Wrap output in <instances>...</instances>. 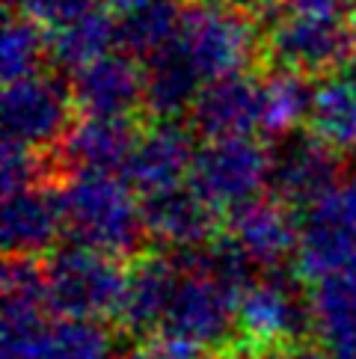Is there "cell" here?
Masks as SVG:
<instances>
[{"label":"cell","instance_id":"24","mask_svg":"<svg viewBox=\"0 0 356 359\" xmlns=\"http://www.w3.org/2000/svg\"><path fill=\"white\" fill-rule=\"evenodd\" d=\"M264 134L273 137H291L297 125L306 119L312 110L315 89L303 81V74L294 72H279L271 81H264Z\"/></svg>","mask_w":356,"mask_h":359},{"label":"cell","instance_id":"22","mask_svg":"<svg viewBox=\"0 0 356 359\" xmlns=\"http://www.w3.org/2000/svg\"><path fill=\"white\" fill-rule=\"evenodd\" d=\"M113 42H119V24H113L101 12H93L89 18L60 30L54 36V45H50V54H54L60 66L71 69L74 74L83 66H89V62L107 57Z\"/></svg>","mask_w":356,"mask_h":359},{"label":"cell","instance_id":"19","mask_svg":"<svg viewBox=\"0 0 356 359\" xmlns=\"http://www.w3.org/2000/svg\"><path fill=\"white\" fill-rule=\"evenodd\" d=\"M139 131L131 119L83 116L60 143L62 163L71 172H110L119 175L131 161Z\"/></svg>","mask_w":356,"mask_h":359},{"label":"cell","instance_id":"9","mask_svg":"<svg viewBox=\"0 0 356 359\" xmlns=\"http://www.w3.org/2000/svg\"><path fill=\"white\" fill-rule=\"evenodd\" d=\"M356 33L341 15H312V12H282L267 33V57L279 72L321 74L345 66L353 54Z\"/></svg>","mask_w":356,"mask_h":359},{"label":"cell","instance_id":"29","mask_svg":"<svg viewBox=\"0 0 356 359\" xmlns=\"http://www.w3.org/2000/svg\"><path fill=\"white\" fill-rule=\"evenodd\" d=\"M113 359H160L155 351H146V348H131V351H125L119 356H113Z\"/></svg>","mask_w":356,"mask_h":359},{"label":"cell","instance_id":"30","mask_svg":"<svg viewBox=\"0 0 356 359\" xmlns=\"http://www.w3.org/2000/svg\"><path fill=\"white\" fill-rule=\"evenodd\" d=\"M217 6H226V9H249V6H259L264 0H214Z\"/></svg>","mask_w":356,"mask_h":359},{"label":"cell","instance_id":"21","mask_svg":"<svg viewBox=\"0 0 356 359\" xmlns=\"http://www.w3.org/2000/svg\"><path fill=\"white\" fill-rule=\"evenodd\" d=\"M309 128L338 155L356 151V72H338L315 86Z\"/></svg>","mask_w":356,"mask_h":359},{"label":"cell","instance_id":"26","mask_svg":"<svg viewBox=\"0 0 356 359\" xmlns=\"http://www.w3.org/2000/svg\"><path fill=\"white\" fill-rule=\"evenodd\" d=\"M0 172H4V194L48 182V163L42 158V151L24 149L15 143H4V163H0Z\"/></svg>","mask_w":356,"mask_h":359},{"label":"cell","instance_id":"20","mask_svg":"<svg viewBox=\"0 0 356 359\" xmlns=\"http://www.w3.org/2000/svg\"><path fill=\"white\" fill-rule=\"evenodd\" d=\"M309 315L317 344L333 359H356V273L312 282Z\"/></svg>","mask_w":356,"mask_h":359},{"label":"cell","instance_id":"3","mask_svg":"<svg viewBox=\"0 0 356 359\" xmlns=\"http://www.w3.org/2000/svg\"><path fill=\"white\" fill-rule=\"evenodd\" d=\"M45 288L50 312L60 318H119L125 288H128V271L116 255L69 243L54 250L45 262Z\"/></svg>","mask_w":356,"mask_h":359},{"label":"cell","instance_id":"25","mask_svg":"<svg viewBox=\"0 0 356 359\" xmlns=\"http://www.w3.org/2000/svg\"><path fill=\"white\" fill-rule=\"evenodd\" d=\"M45 54L48 45L39 24H33L30 18H12L4 30V45H0V72H4L6 86L39 74Z\"/></svg>","mask_w":356,"mask_h":359},{"label":"cell","instance_id":"27","mask_svg":"<svg viewBox=\"0 0 356 359\" xmlns=\"http://www.w3.org/2000/svg\"><path fill=\"white\" fill-rule=\"evenodd\" d=\"M98 6V0H21V9L27 12V18L39 27L50 30H66L71 24L89 18Z\"/></svg>","mask_w":356,"mask_h":359},{"label":"cell","instance_id":"17","mask_svg":"<svg viewBox=\"0 0 356 359\" xmlns=\"http://www.w3.org/2000/svg\"><path fill=\"white\" fill-rule=\"evenodd\" d=\"M60 232H66L60 187L42 182V184H30V187L12 190V194H4L6 255L36 259V255L54 250Z\"/></svg>","mask_w":356,"mask_h":359},{"label":"cell","instance_id":"15","mask_svg":"<svg viewBox=\"0 0 356 359\" xmlns=\"http://www.w3.org/2000/svg\"><path fill=\"white\" fill-rule=\"evenodd\" d=\"M69 89L83 116L131 119L146 101V72H139L131 57L107 54L74 72Z\"/></svg>","mask_w":356,"mask_h":359},{"label":"cell","instance_id":"4","mask_svg":"<svg viewBox=\"0 0 356 359\" xmlns=\"http://www.w3.org/2000/svg\"><path fill=\"white\" fill-rule=\"evenodd\" d=\"M312 332L309 291L303 294L282 271L252 279L238 294V339L235 351L247 359H264L306 341Z\"/></svg>","mask_w":356,"mask_h":359},{"label":"cell","instance_id":"16","mask_svg":"<svg viewBox=\"0 0 356 359\" xmlns=\"http://www.w3.org/2000/svg\"><path fill=\"white\" fill-rule=\"evenodd\" d=\"M196 158L193 134L190 128L178 125L175 119H158L151 128L139 131L131 161L125 166V178L139 190V194H155L184 184L190 178Z\"/></svg>","mask_w":356,"mask_h":359},{"label":"cell","instance_id":"13","mask_svg":"<svg viewBox=\"0 0 356 359\" xmlns=\"http://www.w3.org/2000/svg\"><path fill=\"white\" fill-rule=\"evenodd\" d=\"M264 81L249 74L214 81L190 107V125L205 140L256 137L264 131Z\"/></svg>","mask_w":356,"mask_h":359},{"label":"cell","instance_id":"28","mask_svg":"<svg viewBox=\"0 0 356 359\" xmlns=\"http://www.w3.org/2000/svg\"><path fill=\"white\" fill-rule=\"evenodd\" d=\"M264 359H333L329 356L321 344H309V341H303V344H294V348H285V351H279V353H271V356H264Z\"/></svg>","mask_w":356,"mask_h":359},{"label":"cell","instance_id":"1","mask_svg":"<svg viewBox=\"0 0 356 359\" xmlns=\"http://www.w3.org/2000/svg\"><path fill=\"white\" fill-rule=\"evenodd\" d=\"M184 264L175 297L155 332L160 359H211L238 344V294L199 264V255L178 252Z\"/></svg>","mask_w":356,"mask_h":359},{"label":"cell","instance_id":"10","mask_svg":"<svg viewBox=\"0 0 356 359\" xmlns=\"http://www.w3.org/2000/svg\"><path fill=\"white\" fill-rule=\"evenodd\" d=\"M71 89L42 72L9 83L4 93V143L33 151L62 143L71 131Z\"/></svg>","mask_w":356,"mask_h":359},{"label":"cell","instance_id":"11","mask_svg":"<svg viewBox=\"0 0 356 359\" xmlns=\"http://www.w3.org/2000/svg\"><path fill=\"white\" fill-rule=\"evenodd\" d=\"M341 184V155L315 134H291L273 149L271 194L282 205L312 208Z\"/></svg>","mask_w":356,"mask_h":359},{"label":"cell","instance_id":"18","mask_svg":"<svg viewBox=\"0 0 356 359\" xmlns=\"http://www.w3.org/2000/svg\"><path fill=\"white\" fill-rule=\"evenodd\" d=\"M184 264L178 252H151L143 255L128 271V288L119 309V324L128 332H151L155 336L160 320L175 297V288L182 282Z\"/></svg>","mask_w":356,"mask_h":359},{"label":"cell","instance_id":"8","mask_svg":"<svg viewBox=\"0 0 356 359\" xmlns=\"http://www.w3.org/2000/svg\"><path fill=\"white\" fill-rule=\"evenodd\" d=\"M50 309H4L0 359H113L101 320L48 318Z\"/></svg>","mask_w":356,"mask_h":359},{"label":"cell","instance_id":"7","mask_svg":"<svg viewBox=\"0 0 356 359\" xmlns=\"http://www.w3.org/2000/svg\"><path fill=\"white\" fill-rule=\"evenodd\" d=\"M172 48L187 60L202 83H214L244 69L256 57V33L226 6H193L182 12Z\"/></svg>","mask_w":356,"mask_h":359},{"label":"cell","instance_id":"5","mask_svg":"<svg viewBox=\"0 0 356 359\" xmlns=\"http://www.w3.org/2000/svg\"><path fill=\"white\" fill-rule=\"evenodd\" d=\"M273 149L261 146L256 137L208 140L196 149L190 187L220 214H232L244 205L261 199L271 190Z\"/></svg>","mask_w":356,"mask_h":359},{"label":"cell","instance_id":"12","mask_svg":"<svg viewBox=\"0 0 356 359\" xmlns=\"http://www.w3.org/2000/svg\"><path fill=\"white\" fill-rule=\"evenodd\" d=\"M146 235L170 252H193L217 238L220 211L202 199L193 187H167L139 199Z\"/></svg>","mask_w":356,"mask_h":359},{"label":"cell","instance_id":"2","mask_svg":"<svg viewBox=\"0 0 356 359\" xmlns=\"http://www.w3.org/2000/svg\"><path fill=\"white\" fill-rule=\"evenodd\" d=\"M62 226L71 243L107 252L134 255L146 235L143 205L134 190L110 172H71L60 187Z\"/></svg>","mask_w":356,"mask_h":359},{"label":"cell","instance_id":"6","mask_svg":"<svg viewBox=\"0 0 356 359\" xmlns=\"http://www.w3.org/2000/svg\"><path fill=\"white\" fill-rule=\"evenodd\" d=\"M294 273L303 282L356 273V175L303 211Z\"/></svg>","mask_w":356,"mask_h":359},{"label":"cell","instance_id":"23","mask_svg":"<svg viewBox=\"0 0 356 359\" xmlns=\"http://www.w3.org/2000/svg\"><path fill=\"white\" fill-rule=\"evenodd\" d=\"M178 21H182V12L175 9L172 0L125 12V18L119 21V42L134 57H143L149 62L175 39Z\"/></svg>","mask_w":356,"mask_h":359},{"label":"cell","instance_id":"31","mask_svg":"<svg viewBox=\"0 0 356 359\" xmlns=\"http://www.w3.org/2000/svg\"><path fill=\"white\" fill-rule=\"evenodd\" d=\"M211 359H240L238 351H226V353H217V356H211Z\"/></svg>","mask_w":356,"mask_h":359},{"label":"cell","instance_id":"14","mask_svg":"<svg viewBox=\"0 0 356 359\" xmlns=\"http://www.w3.org/2000/svg\"><path fill=\"white\" fill-rule=\"evenodd\" d=\"M228 238H232L240 252L261 267L264 273L282 271V264H294L297 241H300V220L294 211L279 199H256L228 214Z\"/></svg>","mask_w":356,"mask_h":359}]
</instances>
